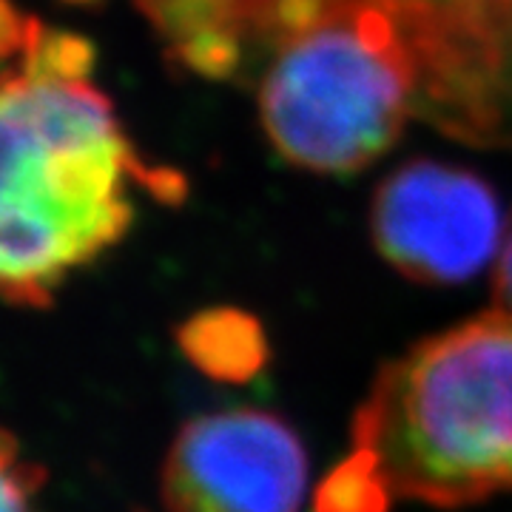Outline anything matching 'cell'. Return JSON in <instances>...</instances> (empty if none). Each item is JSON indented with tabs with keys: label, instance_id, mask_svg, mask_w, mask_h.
<instances>
[{
	"label": "cell",
	"instance_id": "6da1fadb",
	"mask_svg": "<svg viewBox=\"0 0 512 512\" xmlns=\"http://www.w3.org/2000/svg\"><path fill=\"white\" fill-rule=\"evenodd\" d=\"M6 52L18 72L3 86L0 282L9 305L46 308L57 288L126 237L137 174L111 103L89 80V43L40 23H15Z\"/></svg>",
	"mask_w": 512,
	"mask_h": 512
},
{
	"label": "cell",
	"instance_id": "7a4b0ae2",
	"mask_svg": "<svg viewBox=\"0 0 512 512\" xmlns=\"http://www.w3.org/2000/svg\"><path fill=\"white\" fill-rule=\"evenodd\" d=\"M350 439L396 498L461 510L512 493V316L467 319L387 362Z\"/></svg>",
	"mask_w": 512,
	"mask_h": 512
},
{
	"label": "cell",
	"instance_id": "3957f363",
	"mask_svg": "<svg viewBox=\"0 0 512 512\" xmlns=\"http://www.w3.org/2000/svg\"><path fill=\"white\" fill-rule=\"evenodd\" d=\"M262 120L291 163L348 174L393 146L419 77L402 18L382 0H274Z\"/></svg>",
	"mask_w": 512,
	"mask_h": 512
},
{
	"label": "cell",
	"instance_id": "277c9868",
	"mask_svg": "<svg viewBox=\"0 0 512 512\" xmlns=\"http://www.w3.org/2000/svg\"><path fill=\"white\" fill-rule=\"evenodd\" d=\"M308 453L279 413L225 407L188 419L160 473L168 512H299Z\"/></svg>",
	"mask_w": 512,
	"mask_h": 512
},
{
	"label": "cell",
	"instance_id": "5b68a950",
	"mask_svg": "<svg viewBox=\"0 0 512 512\" xmlns=\"http://www.w3.org/2000/svg\"><path fill=\"white\" fill-rule=\"evenodd\" d=\"M370 225L379 254L424 285L476 276L501 237L493 191L473 174L439 163L396 171L376 194Z\"/></svg>",
	"mask_w": 512,
	"mask_h": 512
},
{
	"label": "cell",
	"instance_id": "8992f818",
	"mask_svg": "<svg viewBox=\"0 0 512 512\" xmlns=\"http://www.w3.org/2000/svg\"><path fill=\"white\" fill-rule=\"evenodd\" d=\"M185 362L205 379L248 384L271 362V345L259 319L237 308H211L188 316L174 330Z\"/></svg>",
	"mask_w": 512,
	"mask_h": 512
},
{
	"label": "cell",
	"instance_id": "52a82bcc",
	"mask_svg": "<svg viewBox=\"0 0 512 512\" xmlns=\"http://www.w3.org/2000/svg\"><path fill=\"white\" fill-rule=\"evenodd\" d=\"M396 493L379 461L353 447L330 467L313 493V512H390Z\"/></svg>",
	"mask_w": 512,
	"mask_h": 512
},
{
	"label": "cell",
	"instance_id": "ba28073f",
	"mask_svg": "<svg viewBox=\"0 0 512 512\" xmlns=\"http://www.w3.org/2000/svg\"><path fill=\"white\" fill-rule=\"evenodd\" d=\"M0 470H3V512H46L43 487L46 470L23 456L12 430L0 436Z\"/></svg>",
	"mask_w": 512,
	"mask_h": 512
},
{
	"label": "cell",
	"instance_id": "9c48e42d",
	"mask_svg": "<svg viewBox=\"0 0 512 512\" xmlns=\"http://www.w3.org/2000/svg\"><path fill=\"white\" fill-rule=\"evenodd\" d=\"M495 311L512 316V234L495 271Z\"/></svg>",
	"mask_w": 512,
	"mask_h": 512
}]
</instances>
